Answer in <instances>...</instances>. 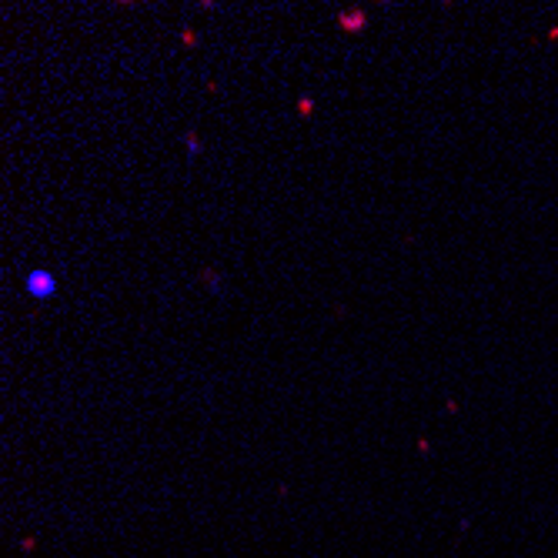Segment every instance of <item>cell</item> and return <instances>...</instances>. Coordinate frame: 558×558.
Returning a JSON list of instances; mask_svg holds the SVG:
<instances>
[{
    "instance_id": "obj_4",
    "label": "cell",
    "mask_w": 558,
    "mask_h": 558,
    "mask_svg": "<svg viewBox=\"0 0 558 558\" xmlns=\"http://www.w3.org/2000/svg\"><path fill=\"white\" fill-rule=\"evenodd\" d=\"M298 110H301L304 117H308V114L315 110V101H311V97H301V101H298Z\"/></svg>"
},
{
    "instance_id": "obj_1",
    "label": "cell",
    "mask_w": 558,
    "mask_h": 558,
    "mask_svg": "<svg viewBox=\"0 0 558 558\" xmlns=\"http://www.w3.org/2000/svg\"><path fill=\"white\" fill-rule=\"evenodd\" d=\"M54 291H57V278L50 271H31L27 278V294L37 298V301H47V298H54Z\"/></svg>"
},
{
    "instance_id": "obj_2",
    "label": "cell",
    "mask_w": 558,
    "mask_h": 558,
    "mask_svg": "<svg viewBox=\"0 0 558 558\" xmlns=\"http://www.w3.org/2000/svg\"><path fill=\"white\" fill-rule=\"evenodd\" d=\"M338 27L348 34H358L362 27H368V14H364L362 7H351V10H341L338 14Z\"/></svg>"
},
{
    "instance_id": "obj_5",
    "label": "cell",
    "mask_w": 558,
    "mask_h": 558,
    "mask_svg": "<svg viewBox=\"0 0 558 558\" xmlns=\"http://www.w3.org/2000/svg\"><path fill=\"white\" fill-rule=\"evenodd\" d=\"M204 285H211L214 291H217V274H214V271H204Z\"/></svg>"
},
{
    "instance_id": "obj_3",
    "label": "cell",
    "mask_w": 558,
    "mask_h": 558,
    "mask_svg": "<svg viewBox=\"0 0 558 558\" xmlns=\"http://www.w3.org/2000/svg\"><path fill=\"white\" fill-rule=\"evenodd\" d=\"M184 144H187V154H197V151H201V137H197L194 131H187V134H184Z\"/></svg>"
}]
</instances>
